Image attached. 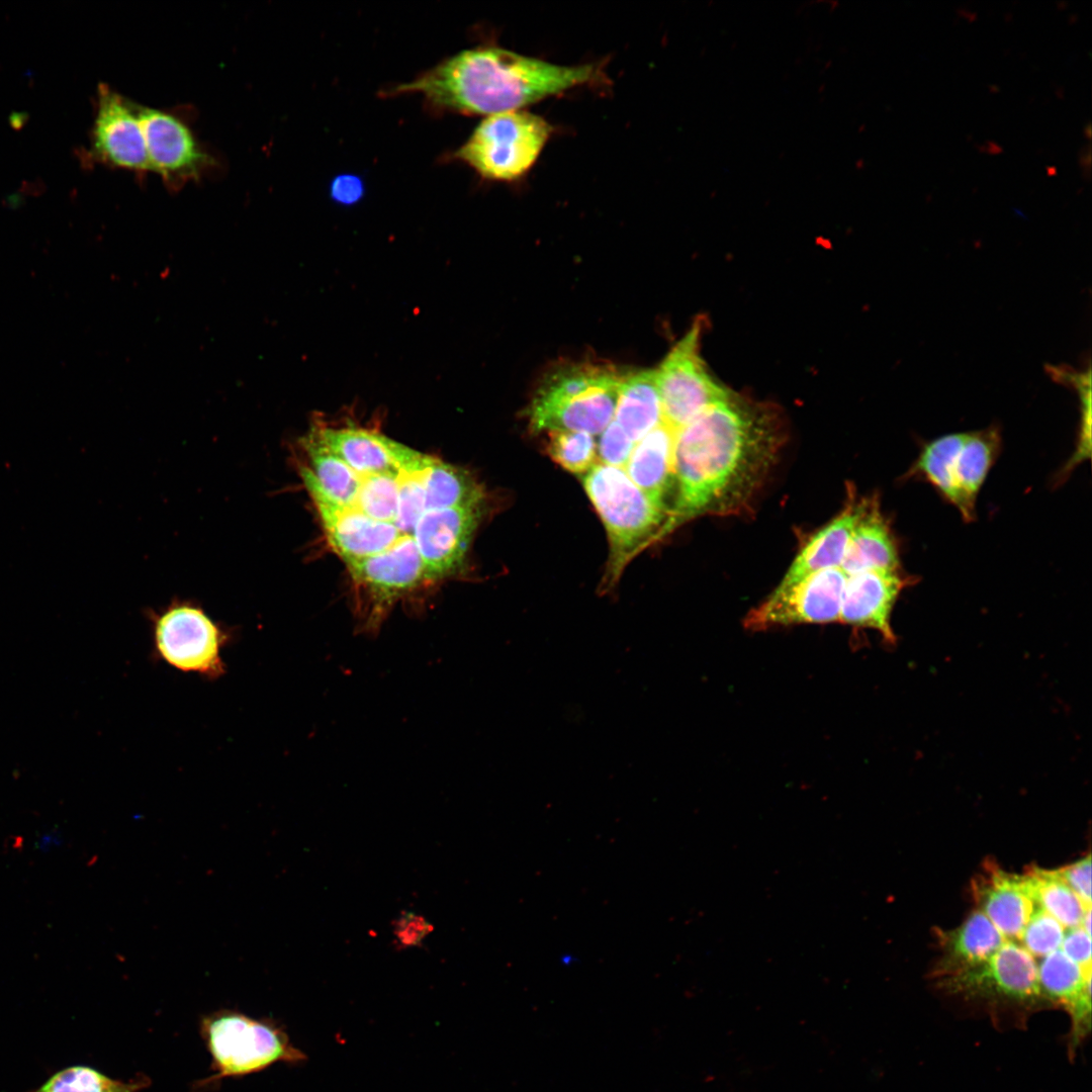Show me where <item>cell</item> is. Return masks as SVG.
I'll list each match as a JSON object with an SVG mask.
<instances>
[{"label": "cell", "mask_w": 1092, "mask_h": 1092, "mask_svg": "<svg viewBox=\"0 0 1092 1092\" xmlns=\"http://www.w3.org/2000/svg\"><path fill=\"white\" fill-rule=\"evenodd\" d=\"M910 582L899 570H868L846 575L838 623L875 630L886 643L894 644L892 612L901 592Z\"/></svg>", "instance_id": "4fadbf2b"}, {"label": "cell", "mask_w": 1092, "mask_h": 1092, "mask_svg": "<svg viewBox=\"0 0 1092 1092\" xmlns=\"http://www.w3.org/2000/svg\"><path fill=\"white\" fill-rule=\"evenodd\" d=\"M547 433V453L565 470L584 475L598 464L597 443L593 435L577 431Z\"/></svg>", "instance_id": "f1b7e54d"}, {"label": "cell", "mask_w": 1092, "mask_h": 1092, "mask_svg": "<svg viewBox=\"0 0 1092 1092\" xmlns=\"http://www.w3.org/2000/svg\"><path fill=\"white\" fill-rule=\"evenodd\" d=\"M359 475L396 473L417 451L361 428L314 426L308 433Z\"/></svg>", "instance_id": "9a60e30c"}, {"label": "cell", "mask_w": 1092, "mask_h": 1092, "mask_svg": "<svg viewBox=\"0 0 1092 1092\" xmlns=\"http://www.w3.org/2000/svg\"><path fill=\"white\" fill-rule=\"evenodd\" d=\"M363 191L362 181L353 175L339 176L332 182L331 186L332 197L344 204L358 201L363 195Z\"/></svg>", "instance_id": "e575fe53"}, {"label": "cell", "mask_w": 1092, "mask_h": 1092, "mask_svg": "<svg viewBox=\"0 0 1092 1092\" xmlns=\"http://www.w3.org/2000/svg\"><path fill=\"white\" fill-rule=\"evenodd\" d=\"M400 470L396 473L358 474L359 490L355 500L348 507L369 519L394 526L399 502Z\"/></svg>", "instance_id": "83f0119b"}, {"label": "cell", "mask_w": 1092, "mask_h": 1092, "mask_svg": "<svg viewBox=\"0 0 1092 1092\" xmlns=\"http://www.w3.org/2000/svg\"><path fill=\"white\" fill-rule=\"evenodd\" d=\"M860 506L861 499H857L853 491H848L844 508L809 537L779 585L791 584L820 570L840 567Z\"/></svg>", "instance_id": "ffe728a7"}, {"label": "cell", "mask_w": 1092, "mask_h": 1092, "mask_svg": "<svg viewBox=\"0 0 1092 1092\" xmlns=\"http://www.w3.org/2000/svg\"><path fill=\"white\" fill-rule=\"evenodd\" d=\"M839 568L845 575L868 570H899L897 543L878 497L861 498L860 512Z\"/></svg>", "instance_id": "d6986e66"}, {"label": "cell", "mask_w": 1092, "mask_h": 1092, "mask_svg": "<svg viewBox=\"0 0 1092 1092\" xmlns=\"http://www.w3.org/2000/svg\"><path fill=\"white\" fill-rule=\"evenodd\" d=\"M674 431L663 422L633 448L624 470L672 526L676 487L673 470Z\"/></svg>", "instance_id": "e0dca14e"}, {"label": "cell", "mask_w": 1092, "mask_h": 1092, "mask_svg": "<svg viewBox=\"0 0 1092 1092\" xmlns=\"http://www.w3.org/2000/svg\"><path fill=\"white\" fill-rule=\"evenodd\" d=\"M433 930L425 917L414 912H402L392 923L395 945L402 949L421 946Z\"/></svg>", "instance_id": "1f68e13d"}, {"label": "cell", "mask_w": 1092, "mask_h": 1092, "mask_svg": "<svg viewBox=\"0 0 1092 1092\" xmlns=\"http://www.w3.org/2000/svg\"><path fill=\"white\" fill-rule=\"evenodd\" d=\"M788 437L777 405L732 392L675 431L673 529L751 509Z\"/></svg>", "instance_id": "6da1fadb"}, {"label": "cell", "mask_w": 1092, "mask_h": 1092, "mask_svg": "<svg viewBox=\"0 0 1092 1092\" xmlns=\"http://www.w3.org/2000/svg\"><path fill=\"white\" fill-rule=\"evenodd\" d=\"M938 933L942 954L931 975L934 980L985 963L1007 940L979 909L954 929Z\"/></svg>", "instance_id": "44dd1931"}, {"label": "cell", "mask_w": 1092, "mask_h": 1092, "mask_svg": "<svg viewBox=\"0 0 1092 1092\" xmlns=\"http://www.w3.org/2000/svg\"><path fill=\"white\" fill-rule=\"evenodd\" d=\"M312 500L330 543L346 562L378 555L404 538L394 526L369 519L357 510Z\"/></svg>", "instance_id": "ac0fdd59"}, {"label": "cell", "mask_w": 1092, "mask_h": 1092, "mask_svg": "<svg viewBox=\"0 0 1092 1092\" xmlns=\"http://www.w3.org/2000/svg\"><path fill=\"white\" fill-rule=\"evenodd\" d=\"M154 644L163 661L184 672L214 679L225 671L221 649L229 634L200 607L171 604L155 614Z\"/></svg>", "instance_id": "9c48e42d"}, {"label": "cell", "mask_w": 1092, "mask_h": 1092, "mask_svg": "<svg viewBox=\"0 0 1092 1092\" xmlns=\"http://www.w3.org/2000/svg\"><path fill=\"white\" fill-rule=\"evenodd\" d=\"M702 326L697 320L655 369L663 423L674 432L733 392L713 377L701 358Z\"/></svg>", "instance_id": "ba28073f"}, {"label": "cell", "mask_w": 1092, "mask_h": 1092, "mask_svg": "<svg viewBox=\"0 0 1092 1092\" xmlns=\"http://www.w3.org/2000/svg\"><path fill=\"white\" fill-rule=\"evenodd\" d=\"M624 374L592 361H564L542 376L527 408L533 433L599 435L613 421Z\"/></svg>", "instance_id": "3957f363"}, {"label": "cell", "mask_w": 1092, "mask_h": 1092, "mask_svg": "<svg viewBox=\"0 0 1092 1092\" xmlns=\"http://www.w3.org/2000/svg\"><path fill=\"white\" fill-rule=\"evenodd\" d=\"M614 418L634 443L663 422L655 370L624 374Z\"/></svg>", "instance_id": "603a6c76"}, {"label": "cell", "mask_w": 1092, "mask_h": 1092, "mask_svg": "<svg viewBox=\"0 0 1092 1092\" xmlns=\"http://www.w3.org/2000/svg\"><path fill=\"white\" fill-rule=\"evenodd\" d=\"M150 1085L151 1080L146 1075L121 1081L92 1067L74 1065L56 1072L29 1092H141Z\"/></svg>", "instance_id": "4316f807"}, {"label": "cell", "mask_w": 1092, "mask_h": 1092, "mask_svg": "<svg viewBox=\"0 0 1092 1092\" xmlns=\"http://www.w3.org/2000/svg\"><path fill=\"white\" fill-rule=\"evenodd\" d=\"M553 131L546 119L524 109L491 114L452 157L484 179L513 182L531 170Z\"/></svg>", "instance_id": "52a82bcc"}, {"label": "cell", "mask_w": 1092, "mask_h": 1092, "mask_svg": "<svg viewBox=\"0 0 1092 1092\" xmlns=\"http://www.w3.org/2000/svg\"><path fill=\"white\" fill-rule=\"evenodd\" d=\"M150 172L158 174L171 187L200 178L211 163L193 131L177 115L139 105Z\"/></svg>", "instance_id": "8fae6325"}, {"label": "cell", "mask_w": 1092, "mask_h": 1092, "mask_svg": "<svg viewBox=\"0 0 1092 1092\" xmlns=\"http://www.w3.org/2000/svg\"><path fill=\"white\" fill-rule=\"evenodd\" d=\"M582 477L585 492L608 535L609 559L599 588L606 594L636 555L672 528L669 517L650 502L624 468L599 462Z\"/></svg>", "instance_id": "277c9868"}, {"label": "cell", "mask_w": 1092, "mask_h": 1092, "mask_svg": "<svg viewBox=\"0 0 1092 1092\" xmlns=\"http://www.w3.org/2000/svg\"><path fill=\"white\" fill-rule=\"evenodd\" d=\"M427 510L482 507L484 493L468 472L434 458L425 478Z\"/></svg>", "instance_id": "484cf974"}, {"label": "cell", "mask_w": 1092, "mask_h": 1092, "mask_svg": "<svg viewBox=\"0 0 1092 1092\" xmlns=\"http://www.w3.org/2000/svg\"><path fill=\"white\" fill-rule=\"evenodd\" d=\"M91 155L97 162L136 173L150 172L146 140L135 103L106 84L97 90Z\"/></svg>", "instance_id": "7c38bea8"}, {"label": "cell", "mask_w": 1092, "mask_h": 1092, "mask_svg": "<svg viewBox=\"0 0 1092 1092\" xmlns=\"http://www.w3.org/2000/svg\"><path fill=\"white\" fill-rule=\"evenodd\" d=\"M845 579V573L836 567L814 572L788 585H778L747 613L744 628L755 632L838 623Z\"/></svg>", "instance_id": "30bf717a"}, {"label": "cell", "mask_w": 1092, "mask_h": 1092, "mask_svg": "<svg viewBox=\"0 0 1092 1092\" xmlns=\"http://www.w3.org/2000/svg\"><path fill=\"white\" fill-rule=\"evenodd\" d=\"M1080 900L1091 907V855L1056 870Z\"/></svg>", "instance_id": "d6a6232c"}, {"label": "cell", "mask_w": 1092, "mask_h": 1092, "mask_svg": "<svg viewBox=\"0 0 1092 1092\" xmlns=\"http://www.w3.org/2000/svg\"><path fill=\"white\" fill-rule=\"evenodd\" d=\"M967 433H952L925 444L906 478L918 476L930 482L958 510L960 497L954 478L956 459Z\"/></svg>", "instance_id": "cb8c5ba5"}, {"label": "cell", "mask_w": 1092, "mask_h": 1092, "mask_svg": "<svg viewBox=\"0 0 1092 1092\" xmlns=\"http://www.w3.org/2000/svg\"><path fill=\"white\" fill-rule=\"evenodd\" d=\"M934 981L948 995L981 1004L997 1027H1026L1031 1014L1048 1008L1033 956L1012 940L985 963Z\"/></svg>", "instance_id": "5b68a950"}, {"label": "cell", "mask_w": 1092, "mask_h": 1092, "mask_svg": "<svg viewBox=\"0 0 1092 1092\" xmlns=\"http://www.w3.org/2000/svg\"><path fill=\"white\" fill-rule=\"evenodd\" d=\"M1034 903L1056 918L1064 927L1080 926L1087 910L1056 870L1029 867L1023 874Z\"/></svg>", "instance_id": "d4e9b609"}, {"label": "cell", "mask_w": 1092, "mask_h": 1092, "mask_svg": "<svg viewBox=\"0 0 1092 1092\" xmlns=\"http://www.w3.org/2000/svg\"><path fill=\"white\" fill-rule=\"evenodd\" d=\"M1001 447L995 427L967 433L956 459L954 478L960 497L959 511L965 521L975 518V504L980 488L994 464Z\"/></svg>", "instance_id": "7402d4cb"}, {"label": "cell", "mask_w": 1092, "mask_h": 1092, "mask_svg": "<svg viewBox=\"0 0 1092 1092\" xmlns=\"http://www.w3.org/2000/svg\"><path fill=\"white\" fill-rule=\"evenodd\" d=\"M57 841H58V838L55 836V834L50 833L48 836L42 837V839L40 841V846L41 847L42 846L48 847V846H50L52 844H57Z\"/></svg>", "instance_id": "d590c367"}, {"label": "cell", "mask_w": 1092, "mask_h": 1092, "mask_svg": "<svg viewBox=\"0 0 1092 1092\" xmlns=\"http://www.w3.org/2000/svg\"><path fill=\"white\" fill-rule=\"evenodd\" d=\"M635 443L621 426L612 421L600 434L597 454L600 463L623 468L633 451Z\"/></svg>", "instance_id": "4dcf8cb0"}, {"label": "cell", "mask_w": 1092, "mask_h": 1092, "mask_svg": "<svg viewBox=\"0 0 1092 1092\" xmlns=\"http://www.w3.org/2000/svg\"><path fill=\"white\" fill-rule=\"evenodd\" d=\"M200 1035L211 1058L213 1074L196 1086L205 1088L225 1078L260 1072L282 1062L298 1064L305 1055L294 1046L286 1031L272 1019H257L223 1009L204 1015Z\"/></svg>", "instance_id": "8992f818"}, {"label": "cell", "mask_w": 1092, "mask_h": 1092, "mask_svg": "<svg viewBox=\"0 0 1092 1092\" xmlns=\"http://www.w3.org/2000/svg\"><path fill=\"white\" fill-rule=\"evenodd\" d=\"M1061 949L1082 968L1091 969V934L1082 926L1069 928L1064 934Z\"/></svg>", "instance_id": "836d02e7"}, {"label": "cell", "mask_w": 1092, "mask_h": 1092, "mask_svg": "<svg viewBox=\"0 0 1092 1092\" xmlns=\"http://www.w3.org/2000/svg\"><path fill=\"white\" fill-rule=\"evenodd\" d=\"M973 898L1007 939H1020L1035 908L1023 875L1006 872L987 860L972 882Z\"/></svg>", "instance_id": "2e32d148"}, {"label": "cell", "mask_w": 1092, "mask_h": 1092, "mask_svg": "<svg viewBox=\"0 0 1092 1092\" xmlns=\"http://www.w3.org/2000/svg\"><path fill=\"white\" fill-rule=\"evenodd\" d=\"M605 80L599 64L562 66L484 46L444 60L386 95L421 94L438 110L488 116Z\"/></svg>", "instance_id": "7a4b0ae2"}, {"label": "cell", "mask_w": 1092, "mask_h": 1092, "mask_svg": "<svg viewBox=\"0 0 1092 1092\" xmlns=\"http://www.w3.org/2000/svg\"><path fill=\"white\" fill-rule=\"evenodd\" d=\"M482 507H458L427 511L415 531V541L430 580L460 566Z\"/></svg>", "instance_id": "5bb4252c"}, {"label": "cell", "mask_w": 1092, "mask_h": 1092, "mask_svg": "<svg viewBox=\"0 0 1092 1092\" xmlns=\"http://www.w3.org/2000/svg\"><path fill=\"white\" fill-rule=\"evenodd\" d=\"M1065 927L1039 906L1035 907L1020 940L1032 956L1045 957L1061 948Z\"/></svg>", "instance_id": "f546056e"}]
</instances>
